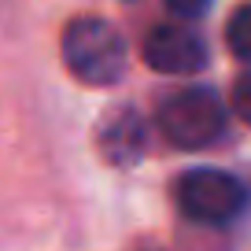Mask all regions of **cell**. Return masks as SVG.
<instances>
[{
    "label": "cell",
    "mask_w": 251,
    "mask_h": 251,
    "mask_svg": "<svg viewBox=\"0 0 251 251\" xmlns=\"http://www.w3.org/2000/svg\"><path fill=\"white\" fill-rule=\"evenodd\" d=\"M174 196L185 218L200 226H229L248 207V188L226 170H188L177 177Z\"/></svg>",
    "instance_id": "3"
},
{
    "label": "cell",
    "mask_w": 251,
    "mask_h": 251,
    "mask_svg": "<svg viewBox=\"0 0 251 251\" xmlns=\"http://www.w3.org/2000/svg\"><path fill=\"white\" fill-rule=\"evenodd\" d=\"M159 133L181 151H203L226 133V103L214 89L192 85L159 103Z\"/></svg>",
    "instance_id": "2"
},
{
    "label": "cell",
    "mask_w": 251,
    "mask_h": 251,
    "mask_svg": "<svg viewBox=\"0 0 251 251\" xmlns=\"http://www.w3.org/2000/svg\"><path fill=\"white\" fill-rule=\"evenodd\" d=\"M166 8H170L174 15H181V19H196V15H203V11L211 8V0H166Z\"/></svg>",
    "instance_id": "8"
},
{
    "label": "cell",
    "mask_w": 251,
    "mask_h": 251,
    "mask_svg": "<svg viewBox=\"0 0 251 251\" xmlns=\"http://www.w3.org/2000/svg\"><path fill=\"white\" fill-rule=\"evenodd\" d=\"M207 45L188 26H155L144 37V63L159 74H200L207 67Z\"/></svg>",
    "instance_id": "4"
},
{
    "label": "cell",
    "mask_w": 251,
    "mask_h": 251,
    "mask_svg": "<svg viewBox=\"0 0 251 251\" xmlns=\"http://www.w3.org/2000/svg\"><path fill=\"white\" fill-rule=\"evenodd\" d=\"M226 41H229V52H233L236 59L251 63V4H244V8L233 11V19H229V26H226Z\"/></svg>",
    "instance_id": "6"
},
{
    "label": "cell",
    "mask_w": 251,
    "mask_h": 251,
    "mask_svg": "<svg viewBox=\"0 0 251 251\" xmlns=\"http://www.w3.org/2000/svg\"><path fill=\"white\" fill-rule=\"evenodd\" d=\"M233 111L240 115V122L251 126V74H244L233 85Z\"/></svg>",
    "instance_id": "7"
},
{
    "label": "cell",
    "mask_w": 251,
    "mask_h": 251,
    "mask_svg": "<svg viewBox=\"0 0 251 251\" xmlns=\"http://www.w3.org/2000/svg\"><path fill=\"white\" fill-rule=\"evenodd\" d=\"M59 52H63L67 71L81 85H96V89L115 85L126 74V63H129L126 37L107 19H96V15H81L74 23H67Z\"/></svg>",
    "instance_id": "1"
},
{
    "label": "cell",
    "mask_w": 251,
    "mask_h": 251,
    "mask_svg": "<svg viewBox=\"0 0 251 251\" xmlns=\"http://www.w3.org/2000/svg\"><path fill=\"white\" fill-rule=\"evenodd\" d=\"M148 148V126L137 111H115L100 126V151L118 166H129Z\"/></svg>",
    "instance_id": "5"
}]
</instances>
